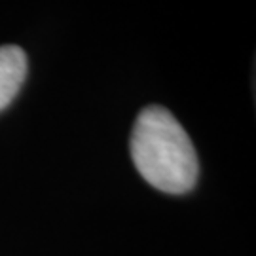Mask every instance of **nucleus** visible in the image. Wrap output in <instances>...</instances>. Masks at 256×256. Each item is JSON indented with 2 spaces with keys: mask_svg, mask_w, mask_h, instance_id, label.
Wrapping results in <instances>:
<instances>
[{
  "mask_svg": "<svg viewBox=\"0 0 256 256\" xmlns=\"http://www.w3.org/2000/svg\"><path fill=\"white\" fill-rule=\"evenodd\" d=\"M129 150L140 176L165 194L190 192L200 174L192 138L164 106L150 104L138 112Z\"/></svg>",
  "mask_w": 256,
  "mask_h": 256,
  "instance_id": "obj_1",
  "label": "nucleus"
},
{
  "mask_svg": "<svg viewBox=\"0 0 256 256\" xmlns=\"http://www.w3.org/2000/svg\"><path fill=\"white\" fill-rule=\"evenodd\" d=\"M27 55L19 46H0V112L16 99L27 78Z\"/></svg>",
  "mask_w": 256,
  "mask_h": 256,
  "instance_id": "obj_2",
  "label": "nucleus"
}]
</instances>
